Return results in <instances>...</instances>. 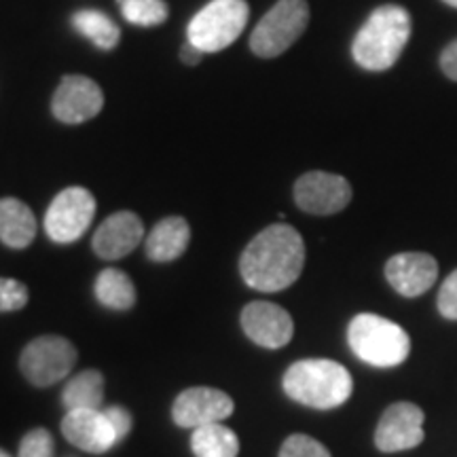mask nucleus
<instances>
[{"mask_svg": "<svg viewBox=\"0 0 457 457\" xmlns=\"http://www.w3.org/2000/svg\"><path fill=\"white\" fill-rule=\"evenodd\" d=\"M305 265V244L295 227H267L245 245L239 259V273L250 288L261 293H279L299 279Z\"/></svg>", "mask_w": 457, "mask_h": 457, "instance_id": "nucleus-1", "label": "nucleus"}, {"mask_svg": "<svg viewBox=\"0 0 457 457\" xmlns=\"http://www.w3.org/2000/svg\"><path fill=\"white\" fill-rule=\"evenodd\" d=\"M411 37V15L398 4L375 9L352 43V55L364 71L381 72L398 62Z\"/></svg>", "mask_w": 457, "mask_h": 457, "instance_id": "nucleus-2", "label": "nucleus"}, {"mask_svg": "<svg viewBox=\"0 0 457 457\" xmlns=\"http://www.w3.org/2000/svg\"><path fill=\"white\" fill-rule=\"evenodd\" d=\"M284 392L295 403L312 409H337L347 403L353 392L350 370L335 360H299L284 373Z\"/></svg>", "mask_w": 457, "mask_h": 457, "instance_id": "nucleus-3", "label": "nucleus"}, {"mask_svg": "<svg viewBox=\"0 0 457 457\" xmlns=\"http://www.w3.org/2000/svg\"><path fill=\"white\" fill-rule=\"evenodd\" d=\"M347 343L362 362L377 369L398 367L411 352L407 330L375 313H360L352 320L347 328Z\"/></svg>", "mask_w": 457, "mask_h": 457, "instance_id": "nucleus-4", "label": "nucleus"}, {"mask_svg": "<svg viewBox=\"0 0 457 457\" xmlns=\"http://www.w3.org/2000/svg\"><path fill=\"white\" fill-rule=\"evenodd\" d=\"M248 17L245 0H212L193 17L187 38L202 54H219L242 37Z\"/></svg>", "mask_w": 457, "mask_h": 457, "instance_id": "nucleus-5", "label": "nucleus"}, {"mask_svg": "<svg viewBox=\"0 0 457 457\" xmlns=\"http://www.w3.org/2000/svg\"><path fill=\"white\" fill-rule=\"evenodd\" d=\"M310 24L307 0H278L256 24L250 49L259 57H278L299 41Z\"/></svg>", "mask_w": 457, "mask_h": 457, "instance_id": "nucleus-6", "label": "nucleus"}, {"mask_svg": "<svg viewBox=\"0 0 457 457\" xmlns=\"http://www.w3.org/2000/svg\"><path fill=\"white\" fill-rule=\"evenodd\" d=\"M77 358V347L71 341L64 337L45 335L24 347L20 369L32 386L49 387L72 373Z\"/></svg>", "mask_w": 457, "mask_h": 457, "instance_id": "nucleus-7", "label": "nucleus"}, {"mask_svg": "<svg viewBox=\"0 0 457 457\" xmlns=\"http://www.w3.org/2000/svg\"><path fill=\"white\" fill-rule=\"evenodd\" d=\"M96 216V199L87 188L68 187L57 193L45 214V231L55 244H72L87 231Z\"/></svg>", "mask_w": 457, "mask_h": 457, "instance_id": "nucleus-8", "label": "nucleus"}, {"mask_svg": "<svg viewBox=\"0 0 457 457\" xmlns=\"http://www.w3.org/2000/svg\"><path fill=\"white\" fill-rule=\"evenodd\" d=\"M295 202L307 214H337L352 202V187L343 176L328 171H307L296 180Z\"/></svg>", "mask_w": 457, "mask_h": 457, "instance_id": "nucleus-9", "label": "nucleus"}, {"mask_svg": "<svg viewBox=\"0 0 457 457\" xmlns=\"http://www.w3.org/2000/svg\"><path fill=\"white\" fill-rule=\"evenodd\" d=\"M426 415L413 403H394L384 411L375 430V445L384 453L413 449L424 441Z\"/></svg>", "mask_w": 457, "mask_h": 457, "instance_id": "nucleus-10", "label": "nucleus"}, {"mask_svg": "<svg viewBox=\"0 0 457 457\" xmlns=\"http://www.w3.org/2000/svg\"><path fill=\"white\" fill-rule=\"evenodd\" d=\"M236 403L233 398L216 387H188L179 394L171 407V420L180 428H202L220 424L233 415Z\"/></svg>", "mask_w": 457, "mask_h": 457, "instance_id": "nucleus-11", "label": "nucleus"}, {"mask_svg": "<svg viewBox=\"0 0 457 457\" xmlns=\"http://www.w3.org/2000/svg\"><path fill=\"white\" fill-rule=\"evenodd\" d=\"M102 106H104V94H102L100 85L81 74H71V77L62 79L54 100H51L54 117L68 125L89 121L96 114H100Z\"/></svg>", "mask_w": 457, "mask_h": 457, "instance_id": "nucleus-12", "label": "nucleus"}, {"mask_svg": "<svg viewBox=\"0 0 457 457\" xmlns=\"http://www.w3.org/2000/svg\"><path fill=\"white\" fill-rule=\"evenodd\" d=\"M242 328L256 345L279 350L288 345L295 335V324L284 307L270 301H253L242 312Z\"/></svg>", "mask_w": 457, "mask_h": 457, "instance_id": "nucleus-13", "label": "nucleus"}, {"mask_svg": "<svg viewBox=\"0 0 457 457\" xmlns=\"http://www.w3.org/2000/svg\"><path fill=\"white\" fill-rule=\"evenodd\" d=\"M62 434L74 447L87 451V453H106L119 443L117 432L104 409H74L68 411L62 420Z\"/></svg>", "mask_w": 457, "mask_h": 457, "instance_id": "nucleus-14", "label": "nucleus"}, {"mask_svg": "<svg viewBox=\"0 0 457 457\" xmlns=\"http://www.w3.org/2000/svg\"><path fill=\"white\" fill-rule=\"evenodd\" d=\"M386 278L398 295L415 299L436 282L438 262L428 253H400L387 261Z\"/></svg>", "mask_w": 457, "mask_h": 457, "instance_id": "nucleus-15", "label": "nucleus"}, {"mask_svg": "<svg viewBox=\"0 0 457 457\" xmlns=\"http://www.w3.org/2000/svg\"><path fill=\"white\" fill-rule=\"evenodd\" d=\"M145 237V225L134 212H117L102 222L91 239L94 253L104 261H119L138 248Z\"/></svg>", "mask_w": 457, "mask_h": 457, "instance_id": "nucleus-16", "label": "nucleus"}, {"mask_svg": "<svg viewBox=\"0 0 457 457\" xmlns=\"http://www.w3.org/2000/svg\"><path fill=\"white\" fill-rule=\"evenodd\" d=\"M191 242V227L182 216H168L159 220L148 233L145 250L146 256L155 262H170L185 254Z\"/></svg>", "mask_w": 457, "mask_h": 457, "instance_id": "nucleus-17", "label": "nucleus"}, {"mask_svg": "<svg viewBox=\"0 0 457 457\" xmlns=\"http://www.w3.org/2000/svg\"><path fill=\"white\" fill-rule=\"evenodd\" d=\"M37 237V219L24 202L15 197L0 199V242L9 248H28Z\"/></svg>", "mask_w": 457, "mask_h": 457, "instance_id": "nucleus-18", "label": "nucleus"}, {"mask_svg": "<svg viewBox=\"0 0 457 457\" xmlns=\"http://www.w3.org/2000/svg\"><path fill=\"white\" fill-rule=\"evenodd\" d=\"M62 403L68 411L100 409L104 403V377L100 370L87 369L68 381L62 394Z\"/></svg>", "mask_w": 457, "mask_h": 457, "instance_id": "nucleus-19", "label": "nucleus"}, {"mask_svg": "<svg viewBox=\"0 0 457 457\" xmlns=\"http://www.w3.org/2000/svg\"><path fill=\"white\" fill-rule=\"evenodd\" d=\"M96 299L108 310L125 312L136 303V288L128 273L121 270H104L96 279Z\"/></svg>", "mask_w": 457, "mask_h": 457, "instance_id": "nucleus-20", "label": "nucleus"}, {"mask_svg": "<svg viewBox=\"0 0 457 457\" xmlns=\"http://www.w3.org/2000/svg\"><path fill=\"white\" fill-rule=\"evenodd\" d=\"M191 449L195 457H237L239 438L231 428L208 424L193 430Z\"/></svg>", "mask_w": 457, "mask_h": 457, "instance_id": "nucleus-21", "label": "nucleus"}, {"mask_svg": "<svg viewBox=\"0 0 457 457\" xmlns=\"http://www.w3.org/2000/svg\"><path fill=\"white\" fill-rule=\"evenodd\" d=\"M72 26L77 28L79 34H83L85 38H89L96 47L102 51H111L119 45L121 38V30L114 24L111 17L102 13V11L94 9H83L79 13L72 15Z\"/></svg>", "mask_w": 457, "mask_h": 457, "instance_id": "nucleus-22", "label": "nucleus"}, {"mask_svg": "<svg viewBox=\"0 0 457 457\" xmlns=\"http://www.w3.org/2000/svg\"><path fill=\"white\" fill-rule=\"evenodd\" d=\"M119 7L129 24L140 28L159 26L168 20V4L163 0H119Z\"/></svg>", "mask_w": 457, "mask_h": 457, "instance_id": "nucleus-23", "label": "nucleus"}, {"mask_svg": "<svg viewBox=\"0 0 457 457\" xmlns=\"http://www.w3.org/2000/svg\"><path fill=\"white\" fill-rule=\"evenodd\" d=\"M279 457H330V451L307 434H293L284 441Z\"/></svg>", "mask_w": 457, "mask_h": 457, "instance_id": "nucleus-24", "label": "nucleus"}, {"mask_svg": "<svg viewBox=\"0 0 457 457\" xmlns=\"http://www.w3.org/2000/svg\"><path fill=\"white\" fill-rule=\"evenodd\" d=\"M55 455V443L54 436L45 430V428H37V430L28 432L21 438L20 453L17 457H54Z\"/></svg>", "mask_w": 457, "mask_h": 457, "instance_id": "nucleus-25", "label": "nucleus"}, {"mask_svg": "<svg viewBox=\"0 0 457 457\" xmlns=\"http://www.w3.org/2000/svg\"><path fill=\"white\" fill-rule=\"evenodd\" d=\"M30 293H28L26 284L17 282V279L0 278V312H17L28 305Z\"/></svg>", "mask_w": 457, "mask_h": 457, "instance_id": "nucleus-26", "label": "nucleus"}, {"mask_svg": "<svg viewBox=\"0 0 457 457\" xmlns=\"http://www.w3.org/2000/svg\"><path fill=\"white\" fill-rule=\"evenodd\" d=\"M436 303L443 318L457 320V270L443 282Z\"/></svg>", "mask_w": 457, "mask_h": 457, "instance_id": "nucleus-27", "label": "nucleus"}, {"mask_svg": "<svg viewBox=\"0 0 457 457\" xmlns=\"http://www.w3.org/2000/svg\"><path fill=\"white\" fill-rule=\"evenodd\" d=\"M104 413L108 417V421H111L114 432H117V438L119 441H123L125 436L131 432V415L129 411H125L121 404H112V407H106Z\"/></svg>", "mask_w": 457, "mask_h": 457, "instance_id": "nucleus-28", "label": "nucleus"}, {"mask_svg": "<svg viewBox=\"0 0 457 457\" xmlns=\"http://www.w3.org/2000/svg\"><path fill=\"white\" fill-rule=\"evenodd\" d=\"M441 68H443V72L447 74L449 79H453V81H457V41L447 45V49L443 51Z\"/></svg>", "mask_w": 457, "mask_h": 457, "instance_id": "nucleus-29", "label": "nucleus"}, {"mask_svg": "<svg viewBox=\"0 0 457 457\" xmlns=\"http://www.w3.org/2000/svg\"><path fill=\"white\" fill-rule=\"evenodd\" d=\"M202 51H199L197 47H193L191 43L185 45V49H182V62L188 66H195L199 64V60H202Z\"/></svg>", "mask_w": 457, "mask_h": 457, "instance_id": "nucleus-30", "label": "nucleus"}, {"mask_svg": "<svg viewBox=\"0 0 457 457\" xmlns=\"http://www.w3.org/2000/svg\"><path fill=\"white\" fill-rule=\"evenodd\" d=\"M443 3H447L449 7H455L457 9V0H443Z\"/></svg>", "mask_w": 457, "mask_h": 457, "instance_id": "nucleus-31", "label": "nucleus"}, {"mask_svg": "<svg viewBox=\"0 0 457 457\" xmlns=\"http://www.w3.org/2000/svg\"><path fill=\"white\" fill-rule=\"evenodd\" d=\"M0 457H11V455L7 453V451H3V449H0Z\"/></svg>", "mask_w": 457, "mask_h": 457, "instance_id": "nucleus-32", "label": "nucleus"}]
</instances>
